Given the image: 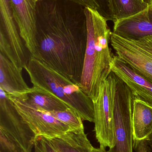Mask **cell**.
Returning a JSON list of instances; mask_svg holds the SVG:
<instances>
[{
	"instance_id": "obj_1",
	"label": "cell",
	"mask_w": 152,
	"mask_h": 152,
	"mask_svg": "<svg viewBox=\"0 0 152 152\" xmlns=\"http://www.w3.org/2000/svg\"><path fill=\"white\" fill-rule=\"evenodd\" d=\"M85 8L69 0H40L36 8L33 57L79 86L87 42Z\"/></svg>"
},
{
	"instance_id": "obj_2",
	"label": "cell",
	"mask_w": 152,
	"mask_h": 152,
	"mask_svg": "<svg viewBox=\"0 0 152 152\" xmlns=\"http://www.w3.org/2000/svg\"><path fill=\"white\" fill-rule=\"evenodd\" d=\"M87 42L79 86L93 102L102 83L112 72L113 56L109 46L112 32L107 20L93 9L85 8Z\"/></svg>"
},
{
	"instance_id": "obj_3",
	"label": "cell",
	"mask_w": 152,
	"mask_h": 152,
	"mask_svg": "<svg viewBox=\"0 0 152 152\" xmlns=\"http://www.w3.org/2000/svg\"><path fill=\"white\" fill-rule=\"evenodd\" d=\"M24 69L34 87L60 99L82 120L94 122L93 102L79 85L30 55Z\"/></svg>"
},
{
	"instance_id": "obj_4",
	"label": "cell",
	"mask_w": 152,
	"mask_h": 152,
	"mask_svg": "<svg viewBox=\"0 0 152 152\" xmlns=\"http://www.w3.org/2000/svg\"><path fill=\"white\" fill-rule=\"evenodd\" d=\"M134 97L130 88L117 76L113 104L115 145L107 152H133L132 113Z\"/></svg>"
},
{
	"instance_id": "obj_5",
	"label": "cell",
	"mask_w": 152,
	"mask_h": 152,
	"mask_svg": "<svg viewBox=\"0 0 152 152\" xmlns=\"http://www.w3.org/2000/svg\"><path fill=\"white\" fill-rule=\"evenodd\" d=\"M117 76L112 72L102 83L99 96L93 102L94 131L100 148H112L115 145L113 104Z\"/></svg>"
},
{
	"instance_id": "obj_6",
	"label": "cell",
	"mask_w": 152,
	"mask_h": 152,
	"mask_svg": "<svg viewBox=\"0 0 152 152\" xmlns=\"http://www.w3.org/2000/svg\"><path fill=\"white\" fill-rule=\"evenodd\" d=\"M0 53L17 66L24 69L29 57L13 18L10 0H0Z\"/></svg>"
},
{
	"instance_id": "obj_7",
	"label": "cell",
	"mask_w": 152,
	"mask_h": 152,
	"mask_svg": "<svg viewBox=\"0 0 152 152\" xmlns=\"http://www.w3.org/2000/svg\"><path fill=\"white\" fill-rule=\"evenodd\" d=\"M110 43L120 59L152 82V36L131 40L112 32Z\"/></svg>"
},
{
	"instance_id": "obj_8",
	"label": "cell",
	"mask_w": 152,
	"mask_h": 152,
	"mask_svg": "<svg viewBox=\"0 0 152 152\" xmlns=\"http://www.w3.org/2000/svg\"><path fill=\"white\" fill-rule=\"evenodd\" d=\"M8 96L18 113L37 136L51 140L71 130L65 123L46 112L32 107L18 96Z\"/></svg>"
},
{
	"instance_id": "obj_9",
	"label": "cell",
	"mask_w": 152,
	"mask_h": 152,
	"mask_svg": "<svg viewBox=\"0 0 152 152\" xmlns=\"http://www.w3.org/2000/svg\"><path fill=\"white\" fill-rule=\"evenodd\" d=\"M0 129L18 142L26 152H32L37 136L19 115L5 91L0 88Z\"/></svg>"
},
{
	"instance_id": "obj_10",
	"label": "cell",
	"mask_w": 152,
	"mask_h": 152,
	"mask_svg": "<svg viewBox=\"0 0 152 152\" xmlns=\"http://www.w3.org/2000/svg\"><path fill=\"white\" fill-rule=\"evenodd\" d=\"M21 36L33 56L36 53V8L37 0H10Z\"/></svg>"
},
{
	"instance_id": "obj_11",
	"label": "cell",
	"mask_w": 152,
	"mask_h": 152,
	"mask_svg": "<svg viewBox=\"0 0 152 152\" xmlns=\"http://www.w3.org/2000/svg\"><path fill=\"white\" fill-rule=\"evenodd\" d=\"M112 33L125 39L138 40L152 36V4L146 9L126 18L113 22Z\"/></svg>"
},
{
	"instance_id": "obj_12",
	"label": "cell",
	"mask_w": 152,
	"mask_h": 152,
	"mask_svg": "<svg viewBox=\"0 0 152 152\" xmlns=\"http://www.w3.org/2000/svg\"><path fill=\"white\" fill-rule=\"evenodd\" d=\"M112 71L132 90L135 97L152 106V82L136 72L117 55H113Z\"/></svg>"
},
{
	"instance_id": "obj_13",
	"label": "cell",
	"mask_w": 152,
	"mask_h": 152,
	"mask_svg": "<svg viewBox=\"0 0 152 152\" xmlns=\"http://www.w3.org/2000/svg\"><path fill=\"white\" fill-rule=\"evenodd\" d=\"M22 69L0 53V88L9 96H18L31 90L23 78Z\"/></svg>"
},
{
	"instance_id": "obj_14",
	"label": "cell",
	"mask_w": 152,
	"mask_h": 152,
	"mask_svg": "<svg viewBox=\"0 0 152 152\" xmlns=\"http://www.w3.org/2000/svg\"><path fill=\"white\" fill-rule=\"evenodd\" d=\"M50 140L57 152H93L94 147L84 129L69 130Z\"/></svg>"
},
{
	"instance_id": "obj_15",
	"label": "cell",
	"mask_w": 152,
	"mask_h": 152,
	"mask_svg": "<svg viewBox=\"0 0 152 152\" xmlns=\"http://www.w3.org/2000/svg\"><path fill=\"white\" fill-rule=\"evenodd\" d=\"M134 139L147 138L152 132V106L135 97L132 113Z\"/></svg>"
},
{
	"instance_id": "obj_16",
	"label": "cell",
	"mask_w": 152,
	"mask_h": 152,
	"mask_svg": "<svg viewBox=\"0 0 152 152\" xmlns=\"http://www.w3.org/2000/svg\"><path fill=\"white\" fill-rule=\"evenodd\" d=\"M18 96L32 107L45 112L63 111L69 108L60 99L34 87L29 92Z\"/></svg>"
},
{
	"instance_id": "obj_17",
	"label": "cell",
	"mask_w": 152,
	"mask_h": 152,
	"mask_svg": "<svg viewBox=\"0 0 152 152\" xmlns=\"http://www.w3.org/2000/svg\"><path fill=\"white\" fill-rule=\"evenodd\" d=\"M112 2L115 21L134 16L149 5L144 0H112Z\"/></svg>"
},
{
	"instance_id": "obj_18",
	"label": "cell",
	"mask_w": 152,
	"mask_h": 152,
	"mask_svg": "<svg viewBox=\"0 0 152 152\" xmlns=\"http://www.w3.org/2000/svg\"><path fill=\"white\" fill-rule=\"evenodd\" d=\"M46 112L68 125L71 130L84 129L82 119L76 113L70 108H68L65 110Z\"/></svg>"
},
{
	"instance_id": "obj_19",
	"label": "cell",
	"mask_w": 152,
	"mask_h": 152,
	"mask_svg": "<svg viewBox=\"0 0 152 152\" xmlns=\"http://www.w3.org/2000/svg\"><path fill=\"white\" fill-rule=\"evenodd\" d=\"M0 152H26L20 145L0 129Z\"/></svg>"
},
{
	"instance_id": "obj_20",
	"label": "cell",
	"mask_w": 152,
	"mask_h": 152,
	"mask_svg": "<svg viewBox=\"0 0 152 152\" xmlns=\"http://www.w3.org/2000/svg\"><path fill=\"white\" fill-rule=\"evenodd\" d=\"M98 6L97 11L107 21L115 20L112 0H94Z\"/></svg>"
},
{
	"instance_id": "obj_21",
	"label": "cell",
	"mask_w": 152,
	"mask_h": 152,
	"mask_svg": "<svg viewBox=\"0 0 152 152\" xmlns=\"http://www.w3.org/2000/svg\"><path fill=\"white\" fill-rule=\"evenodd\" d=\"M34 152H57L50 139L43 136H37L35 141Z\"/></svg>"
},
{
	"instance_id": "obj_22",
	"label": "cell",
	"mask_w": 152,
	"mask_h": 152,
	"mask_svg": "<svg viewBox=\"0 0 152 152\" xmlns=\"http://www.w3.org/2000/svg\"><path fill=\"white\" fill-rule=\"evenodd\" d=\"M133 149L135 152H152V149L148 138L134 139Z\"/></svg>"
},
{
	"instance_id": "obj_23",
	"label": "cell",
	"mask_w": 152,
	"mask_h": 152,
	"mask_svg": "<svg viewBox=\"0 0 152 152\" xmlns=\"http://www.w3.org/2000/svg\"><path fill=\"white\" fill-rule=\"evenodd\" d=\"M40 0H37V1ZM77 3L85 7H88L93 10H97L98 6L95 2L94 0H69Z\"/></svg>"
},
{
	"instance_id": "obj_24",
	"label": "cell",
	"mask_w": 152,
	"mask_h": 152,
	"mask_svg": "<svg viewBox=\"0 0 152 152\" xmlns=\"http://www.w3.org/2000/svg\"><path fill=\"white\" fill-rule=\"evenodd\" d=\"M93 152H107L106 149H103V148H95L93 147Z\"/></svg>"
},
{
	"instance_id": "obj_25",
	"label": "cell",
	"mask_w": 152,
	"mask_h": 152,
	"mask_svg": "<svg viewBox=\"0 0 152 152\" xmlns=\"http://www.w3.org/2000/svg\"><path fill=\"white\" fill-rule=\"evenodd\" d=\"M147 138H148V139L149 140V141H150V144H151V146L152 149V133L150 134V135Z\"/></svg>"
},
{
	"instance_id": "obj_26",
	"label": "cell",
	"mask_w": 152,
	"mask_h": 152,
	"mask_svg": "<svg viewBox=\"0 0 152 152\" xmlns=\"http://www.w3.org/2000/svg\"><path fill=\"white\" fill-rule=\"evenodd\" d=\"M148 3L149 4H152V0H148Z\"/></svg>"
}]
</instances>
